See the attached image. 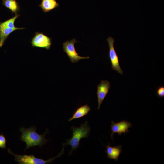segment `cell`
Returning <instances> with one entry per match:
<instances>
[{
	"mask_svg": "<svg viewBox=\"0 0 164 164\" xmlns=\"http://www.w3.org/2000/svg\"><path fill=\"white\" fill-rule=\"evenodd\" d=\"M36 129L35 127L26 128L22 127L19 129L22 133L20 140L26 144L25 150L29 148L36 146L42 147L48 141L45 138L46 135L48 132L47 130H46L43 134L40 135L36 132Z\"/></svg>",
	"mask_w": 164,
	"mask_h": 164,
	"instance_id": "obj_1",
	"label": "cell"
},
{
	"mask_svg": "<svg viewBox=\"0 0 164 164\" xmlns=\"http://www.w3.org/2000/svg\"><path fill=\"white\" fill-rule=\"evenodd\" d=\"M73 131L72 138L70 139H67L66 142L63 144V146L69 145L71 147V149L69 155H70L73 151L75 150L80 146V142L83 138L88 137L90 132L91 128L89 126L88 122L81 125L79 127L72 126L70 127Z\"/></svg>",
	"mask_w": 164,
	"mask_h": 164,
	"instance_id": "obj_2",
	"label": "cell"
},
{
	"mask_svg": "<svg viewBox=\"0 0 164 164\" xmlns=\"http://www.w3.org/2000/svg\"><path fill=\"white\" fill-rule=\"evenodd\" d=\"M64 149L63 145V148L58 155L55 157L52 158L48 160H45L40 158L36 157L33 155H17L13 153L10 149H8V152L12 154L15 157V161L19 164H46L52 162L57 157H60L64 153Z\"/></svg>",
	"mask_w": 164,
	"mask_h": 164,
	"instance_id": "obj_3",
	"label": "cell"
},
{
	"mask_svg": "<svg viewBox=\"0 0 164 164\" xmlns=\"http://www.w3.org/2000/svg\"><path fill=\"white\" fill-rule=\"evenodd\" d=\"M77 42L75 38L70 40H67L63 43V49L73 63H76L83 59L89 58V56L82 57L79 55L76 52L74 46L75 44Z\"/></svg>",
	"mask_w": 164,
	"mask_h": 164,
	"instance_id": "obj_4",
	"label": "cell"
},
{
	"mask_svg": "<svg viewBox=\"0 0 164 164\" xmlns=\"http://www.w3.org/2000/svg\"><path fill=\"white\" fill-rule=\"evenodd\" d=\"M106 40L109 47L108 57L111 65V68L122 75L123 71L120 65L119 58L114 47V39L113 37H109Z\"/></svg>",
	"mask_w": 164,
	"mask_h": 164,
	"instance_id": "obj_5",
	"label": "cell"
},
{
	"mask_svg": "<svg viewBox=\"0 0 164 164\" xmlns=\"http://www.w3.org/2000/svg\"><path fill=\"white\" fill-rule=\"evenodd\" d=\"M31 44L32 47L44 48L48 50L51 45V38L43 32H37L32 39Z\"/></svg>",
	"mask_w": 164,
	"mask_h": 164,
	"instance_id": "obj_6",
	"label": "cell"
},
{
	"mask_svg": "<svg viewBox=\"0 0 164 164\" xmlns=\"http://www.w3.org/2000/svg\"><path fill=\"white\" fill-rule=\"evenodd\" d=\"M132 124L126 120H124L120 122L115 123L114 121H111V133L110 134L111 139L113 138V136L114 133H118L120 136L122 133L125 134L128 133L129 131V128L132 127Z\"/></svg>",
	"mask_w": 164,
	"mask_h": 164,
	"instance_id": "obj_7",
	"label": "cell"
},
{
	"mask_svg": "<svg viewBox=\"0 0 164 164\" xmlns=\"http://www.w3.org/2000/svg\"><path fill=\"white\" fill-rule=\"evenodd\" d=\"M110 82L107 80H102L97 86V94L98 98V106L99 109L100 106L110 88Z\"/></svg>",
	"mask_w": 164,
	"mask_h": 164,
	"instance_id": "obj_8",
	"label": "cell"
},
{
	"mask_svg": "<svg viewBox=\"0 0 164 164\" xmlns=\"http://www.w3.org/2000/svg\"><path fill=\"white\" fill-rule=\"evenodd\" d=\"M106 149L105 151L107 157L111 159H114L116 161L118 160L121 153L122 146L118 145L117 146L111 147L110 143L108 145H105Z\"/></svg>",
	"mask_w": 164,
	"mask_h": 164,
	"instance_id": "obj_9",
	"label": "cell"
},
{
	"mask_svg": "<svg viewBox=\"0 0 164 164\" xmlns=\"http://www.w3.org/2000/svg\"><path fill=\"white\" fill-rule=\"evenodd\" d=\"M43 11L47 13L59 6V4L56 0H42L39 5Z\"/></svg>",
	"mask_w": 164,
	"mask_h": 164,
	"instance_id": "obj_10",
	"label": "cell"
},
{
	"mask_svg": "<svg viewBox=\"0 0 164 164\" xmlns=\"http://www.w3.org/2000/svg\"><path fill=\"white\" fill-rule=\"evenodd\" d=\"M90 110V108L87 104L82 106L76 110L72 116L68 119V121H70L85 116Z\"/></svg>",
	"mask_w": 164,
	"mask_h": 164,
	"instance_id": "obj_11",
	"label": "cell"
},
{
	"mask_svg": "<svg viewBox=\"0 0 164 164\" xmlns=\"http://www.w3.org/2000/svg\"><path fill=\"white\" fill-rule=\"evenodd\" d=\"M16 30L15 29L5 26L0 23V48L2 47L4 44L9 35Z\"/></svg>",
	"mask_w": 164,
	"mask_h": 164,
	"instance_id": "obj_12",
	"label": "cell"
},
{
	"mask_svg": "<svg viewBox=\"0 0 164 164\" xmlns=\"http://www.w3.org/2000/svg\"><path fill=\"white\" fill-rule=\"evenodd\" d=\"M2 4L6 8L9 9L12 13L17 14L19 10V3L16 0H2Z\"/></svg>",
	"mask_w": 164,
	"mask_h": 164,
	"instance_id": "obj_13",
	"label": "cell"
},
{
	"mask_svg": "<svg viewBox=\"0 0 164 164\" xmlns=\"http://www.w3.org/2000/svg\"><path fill=\"white\" fill-rule=\"evenodd\" d=\"M20 15L17 14H15V15L11 18L10 19L0 23L2 25L12 29H15L16 30L23 29H25L24 28H18L15 26L14 22L16 19Z\"/></svg>",
	"mask_w": 164,
	"mask_h": 164,
	"instance_id": "obj_14",
	"label": "cell"
},
{
	"mask_svg": "<svg viewBox=\"0 0 164 164\" xmlns=\"http://www.w3.org/2000/svg\"><path fill=\"white\" fill-rule=\"evenodd\" d=\"M7 140L2 133L0 134V148L2 149L6 148Z\"/></svg>",
	"mask_w": 164,
	"mask_h": 164,
	"instance_id": "obj_15",
	"label": "cell"
},
{
	"mask_svg": "<svg viewBox=\"0 0 164 164\" xmlns=\"http://www.w3.org/2000/svg\"><path fill=\"white\" fill-rule=\"evenodd\" d=\"M156 93L158 97L162 98L164 97V86L159 87L157 89Z\"/></svg>",
	"mask_w": 164,
	"mask_h": 164,
	"instance_id": "obj_16",
	"label": "cell"
}]
</instances>
